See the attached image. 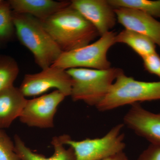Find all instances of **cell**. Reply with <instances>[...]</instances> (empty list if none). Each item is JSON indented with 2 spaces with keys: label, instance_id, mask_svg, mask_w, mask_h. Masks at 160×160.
<instances>
[{
  "label": "cell",
  "instance_id": "277c9868",
  "mask_svg": "<svg viewBox=\"0 0 160 160\" xmlns=\"http://www.w3.org/2000/svg\"><path fill=\"white\" fill-rule=\"evenodd\" d=\"M160 100V81H137L126 75H119L108 94L96 106L100 111H109L127 105Z\"/></svg>",
  "mask_w": 160,
  "mask_h": 160
},
{
  "label": "cell",
  "instance_id": "ba28073f",
  "mask_svg": "<svg viewBox=\"0 0 160 160\" xmlns=\"http://www.w3.org/2000/svg\"><path fill=\"white\" fill-rule=\"evenodd\" d=\"M66 97L61 92L56 89L48 94L27 100L19 118L20 122L30 127L53 128L58 107Z\"/></svg>",
  "mask_w": 160,
  "mask_h": 160
},
{
  "label": "cell",
  "instance_id": "603a6c76",
  "mask_svg": "<svg viewBox=\"0 0 160 160\" xmlns=\"http://www.w3.org/2000/svg\"><path fill=\"white\" fill-rule=\"evenodd\" d=\"M4 2V1H2V0H0V4H2Z\"/></svg>",
  "mask_w": 160,
  "mask_h": 160
},
{
  "label": "cell",
  "instance_id": "2e32d148",
  "mask_svg": "<svg viewBox=\"0 0 160 160\" xmlns=\"http://www.w3.org/2000/svg\"><path fill=\"white\" fill-rule=\"evenodd\" d=\"M114 9L130 8L139 10L153 18H160V0H108Z\"/></svg>",
  "mask_w": 160,
  "mask_h": 160
},
{
  "label": "cell",
  "instance_id": "e0dca14e",
  "mask_svg": "<svg viewBox=\"0 0 160 160\" xmlns=\"http://www.w3.org/2000/svg\"><path fill=\"white\" fill-rule=\"evenodd\" d=\"M19 72L16 61L8 55H0V92L13 86Z\"/></svg>",
  "mask_w": 160,
  "mask_h": 160
},
{
  "label": "cell",
  "instance_id": "44dd1931",
  "mask_svg": "<svg viewBox=\"0 0 160 160\" xmlns=\"http://www.w3.org/2000/svg\"><path fill=\"white\" fill-rule=\"evenodd\" d=\"M137 160H160V146L150 144L140 154Z\"/></svg>",
  "mask_w": 160,
  "mask_h": 160
},
{
  "label": "cell",
  "instance_id": "3957f363",
  "mask_svg": "<svg viewBox=\"0 0 160 160\" xmlns=\"http://www.w3.org/2000/svg\"><path fill=\"white\" fill-rule=\"evenodd\" d=\"M72 80L71 97L74 102L82 101L96 107L108 94L122 69L110 68L106 70L72 68L66 70Z\"/></svg>",
  "mask_w": 160,
  "mask_h": 160
},
{
  "label": "cell",
  "instance_id": "7a4b0ae2",
  "mask_svg": "<svg viewBox=\"0 0 160 160\" xmlns=\"http://www.w3.org/2000/svg\"><path fill=\"white\" fill-rule=\"evenodd\" d=\"M15 30L20 42L31 52L42 69L52 66L63 52L40 20L29 15L12 12Z\"/></svg>",
  "mask_w": 160,
  "mask_h": 160
},
{
  "label": "cell",
  "instance_id": "30bf717a",
  "mask_svg": "<svg viewBox=\"0 0 160 160\" xmlns=\"http://www.w3.org/2000/svg\"><path fill=\"white\" fill-rule=\"evenodd\" d=\"M131 106L123 119L124 126L149 141L151 145L160 146V112L148 111L139 103Z\"/></svg>",
  "mask_w": 160,
  "mask_h": 160
},
{
  "label": "cell",
  "instance_id": "8fae6325",
  "mask_svg": "<svg viewBox=\"0 0 160 160\" xmlns=\"http://www.w3.org/2000/svg\"><path fill=\"white\" fill-rule=\"evenodd\" d=\"M114 10L117 22L125 29L146 36L160 47V22L137 9L118 8Z\"/></svg>",
  "mask_w": 160,
  "mask_h": 160
},
{
  "label": "cell",
  "instance_id": "6da1fadb",
  "mask_svg": "<svg viewBox=\"0 0 160 160\" xmlns=\"http://www.w3.org/2000/svg\"><path fill=\"white\" fill-rule=\"evenodd\" d=\"M41 22L63 52L89 45L100 36L94 26L73 8L71 3Z\"/></svg>",
  "mask_w": 160,
  "mask_h": 160
},
{
  "label": "cell",
  "instance_id": "ac0fdd59",
  "mask_svg": "<svg viewBox=\"0 0 160 160\" xmlns=\"http://www.w3.org/2000/svg\"><path fill=\"white\" fill-rule=\"evenodd\" d=\"M9 2L0 4V41L4 42L12 38L15 30L12 11Z\"/></svg>",
  "mask_w": 160,
  "mask_h": 160
},
{
  "label": "cell",
  "instance_id": "7c38bea8",
  "mask_svg": "<svg viewBox=\"0 0 160 160\" xmlns=\"http://www.w3.org/2000/svg\"><path fill=\"white\" fill-rule=\"evenodd\" d=\"M13 12L29 15L41 21L68 7L71 2L52 0H10Z\"/></svg>",
  "mask_w": 160,
  "mask_h": 160
},
{
  "label": "cell",
  "instance_id": "d6986e66",
  "mask_svg": "<svg viewBox=\"0 0 160 160\" xmlns=\"http://www.w3.org/2000/svg\"><path fill=\"white\" fill-rule=\"evenodd\" d=\"M0 160H20L16 152L14 142L0 129Z\"/></svg>",
  "mask_w": 160,
  "mask_h": 160
},
{
  "label": "cell",
  "instance_id": "4fadbf2b",
  "mask_svg": "<svg viewBox=\"0 0 160 160\" xmlns=\"http://www.w3.org/2000/svg\"><path fill=\"white\" fill-rule=\"evenodd\" d=\"M27 100L19 88L14 86L0 92V129L9 128L19 118Z\"/></svg>",
  "mask_w": 160,
  "mask_h": 160
},
{
  "label": "cell",
  "instance_id": "8992f818",
  "mask_svg": "<svg viewBox=\"0 0 160 160\" xmlns=\"http://www.w3.org/2000/svg\"><path fill=\"white\" fill-rule=\"evenodd\" d=\"M124 125L119 124L104 136L82 141L72 139L67 135L65 144L72 148L74 160H102L123 152L126 147L125 135L122 133Z\"/></svg>",
  "mask_w": 160,
  "mask_h": 160
},
{
  "label": "cell",
  "instance_id": "9c48e42d",
  "mask_svg": "<svg viewBox=\"0 0 160 160\" xmlns=\"http://www.w3.org/2000/svg\"><path fill=\"white\" fill-rule=\"evenodd\" d=\"M71 6L92 24L100 37L110 31L117 22L108 0H72Z\"/></svg>",
  "mask_w": 160,
  "mask_h": 160
},
{
  "label": "cell",
  "instance_id": "5b68a950",
  "mask_svg": "<svg viewBox=\"0 0 160 160\" xmlns=\"http://www.w3.org/2000/svg\"><path fill=\"white\" fill-rule=\"evenodd\" d=\"M116 33L109 31L97 41L78 49L63 52L52 66L67 70L72 68H87L106 70L111 68L107 52L116 44Z\"/></svg>",
  "mask_w": 160,
  "mask_h": 160
},
{
  "label": "cell",
  "instance_id": "52a82bcc",
  "mask_svg": "<svg viewBox=\"0 0 160 160\" xmlns=\"http://www.w3.org/2000/svg\"><path fill=\"white\" fill-rule=\"evenodd\" d=\"M72 80L66 70L50 66L42 71L24 76L19 89L25 97H34L56 89L66 96L71 94Z\"/></svg>",
  "mask_w": 160,
  "mask_h": 160
},
{
  "label": "cell",
  "instance_id": "7402d4cb",
  "mask_svg": "<svg viewBox=\"0 0 160 160\" xmlns=\"http://www.w3.org/2000/svg\"><path fill=\"white\" fill-rule=\"evenodd\" d=\"M102 160H129L124 152Z\"/></svg>",
  "mask_w": 160,
  "mask_h": 160
},
{
  "label": "cell",
  "instance_id": "ffe728a7",
  "mask_svg": "<svg viewBox=\"0 0 160 160\" xmlns=\"http://www.w3.org/2000/svg\"><path fill=\"white\" fill-rule=\"evenodd\" d=\"M143 65L146 71L160 78V57L157 52L143 58Z\"/></svg>",
  "mask_w": 160,
  "mask_h": 160
},
{
  "label": "cell",
  "instance_id": "9a60e30c",
  "mask_svg": "<svg viewBox=\"0 0 160 160\" xmlns=\"http://www.w3.org/2000/svg\"><path fill=\"white\" fill-rule=\"evenodd\" d=\"M115 43H123L129 46L142 58L156 52V44L146 36L125 29L115 36Z\"/></svg>",
  "mask_w": 160,
  "mask_h": 160
},
{
  "label": "cell",
  "instance_id": "5bb4252c",
  "mask_svg": "<svg viewBox=\"0 0 160 160\" xmlns=\"http://www.w3.org/2000/svg\"><path fill=\"white\" fill-rule=\"evenodd\" d=\"M67 134L54 136L52 139L51 144L54 149V153L50 157L36 153L26 146L19 136L15 135V149L20 160H74L75 154L71 147L66 149L65 140Z\"/></svg>",
  "mask_w": 160,
  "mask_h": 160
}]
</instances>
